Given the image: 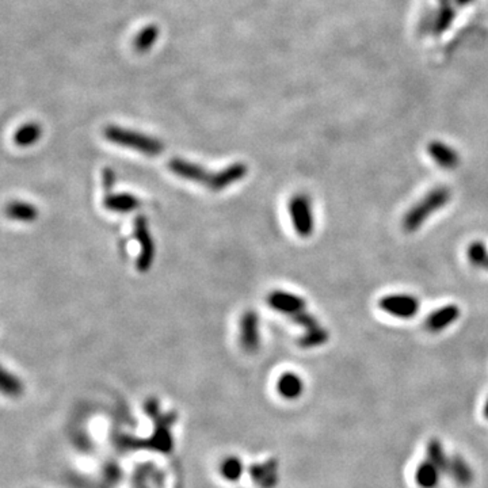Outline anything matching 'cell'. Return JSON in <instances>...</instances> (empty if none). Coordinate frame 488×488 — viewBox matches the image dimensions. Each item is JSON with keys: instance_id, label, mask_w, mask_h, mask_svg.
Masks as SVG:
<instances>
[{"instance_id": "obj_13", "label": "cell", "mask_w": 488, "mask_h": 488, "mask_svg": "<svg viewBox=\"0 0 488 488\" xmlns=\"http://www.w3.org/2000/svg\"><path fill=\"white\" fill-rule=\"evenodd\" d=\"M6 215L11 220L22 222V223H32L38 217V209L28 202L24 201H14L7 205Z\"/></svg>"}, {"instance_id": "obj_26", "label": "cell", "mask_w": 488, "mask_h": 488, "mask_svg": "<svg viewBox=\"0 0 488 488\" xmlns=\"http://www.w3.org/2000/svg\"><path fill=\"white\" fill-rule=\"evenodd\" d=\"M487 269H488V266H487Z\"/></svg>"}, {"instance_id": "obj_20", "label": "cell", "mask_w": 488, "mask_h": 488, "mask_svg": "<svg viewBox=\"0 0 488 488\" xmlns=\"http://www.w3.org/2000/svg\"><path fill=\"white\" fill-rule=\"evenodd\" d=\"M327 341H328V331L318 325L312 329H308L307 334L298 339V346L302 349H311V347H318L325 345Z\"/></svg>"}, {"instance_id": "obj_10", "label": "cell", "mask_w": 488, "mask_h": 488, "mask_svg": "<svg viewBox=\"0 0 488 488\" xmlns=\"http://www.w3.org/2000/svg\"><path fill=\"white\" fill-rule=\"evenodd\" d=\"M460 318V308L457 305H445L433 314H430L426 319V328L430 332H440L445 328H448L452 323Z\"/></svg>"}, {"instance_id": "obj_24", "label": "cell", "mask_w": 488, "mask_h": 488, "mask_svg": "<svg viewBox=\"0 0 488 488\" xmlns=\"http://www.w3.org/2000/svg\"><path fill=\"white\" fill-rule=\"evenodd\" d=\"M102 179H103V188L109 193L113 189V185H114V181H116L114 171L111 168H105Z\"/></svg>"}, {"instance_id": "obj_11", "label": "cell", "mask_w": 488, "mask_h": 488, "mask_svg": "<svg viewBox=\"0 0 488 488\" xmlns=\"http://www.w3.org/2000/svg\"><path fill=\"white\" fill-rule=\"evenodd\" d=\"M141 205L140 199L129 193H120V195H107L103 199V206L107 210L117 212V213H128L138 209Z\"/></svg>"}, {"instance_id": "obj_18", "label": "cell", "mask_w": 488, "mask_h": 488, "mask_svg": "<svg viewBox=\"0 0 488 488\" xmlns=\"http://www.w3.org/2000/svg\"><path fill=\"white\" fill-rule=\"evenodd\" d=\"M42 134V129L37 123H29L15 132L14 143L18 147H29L38 141Z\"/></svg>"}, {"instance_id": "obj_17", "label": "cell", "mask_w": 488, "mask_h": 488, "mask_svg": "<svg viewBox=\"0 0 488 488\" xmlns=\"http://www.w3.org/2000/svg\"><path fill=\"white\" fill-rule=\"evenodd\" d=\"M427 457L428 461H431L441 472H449V465H451V458H448V455L444 451L442 444L438 440H431L427 444Z\"/></svg>"}, {"instance_id": "obj_23", "label": "cell", "mask_w": 488, "mask_h": 488, "mask_svg": "<svg viewBox=\"0 0 488 488\" xmlns=\"http://www.w3.org/2000/svg\"><path fill=\"white\" fill-rule=\"evenodd\" d=\"M1 387L6 393H10V395H17L21 392V383L18 381V379L7 372H3Z\"/></svg>"}, {"instance_id": "obj_16", "label": "cell", "mask_w": 488, "mask_h": 488, "mask_svg": "<svg viewBox=\"0 0 488 488\" xmlns=\"http://www.w3.org/2000/svg\"><path fill=\"white\" fill-rule=\"evenodd\" d=\"M302 381L294 373H285L280 377L277 388L278 392L287 399H296L302 393Z\"/></svg>"}, {"instance_id": "obj_15", "label": "cell", "mask_w": 488, "mask_h": 488, "mask_svg": "<svg viewBox=\"0 0 488 488\" xmlns=\"http://www.w3.org/2000/svg\"><path fill=\"white\" fill-rule=\"evenodd\" d=\"M441 473L442 472L431 461L427 460L422 464H419L415 473V480L419 487L435 488L440 483Z\"/></svg>"}, {"instance_id": "obj_14", "label": "cell", "mask_w": 488, "mask_h": 488, "mask_svg": "<svg viewBox=\"0 0 488 488\" xmlns=\"http://www.w3.org/2000/svg\"><path fill=\"white\" fill-rule=\"evenodd\" d=\"M430 156L444 168H455L458 165L460 158L457 152L441 143H431L428 145Z\"/></svg>"}, {"instance_id": "obj_5", "label": "cell", "mask_w": 488, "mask_h": 488, "mask_svg": "<svg viewBox=\"0 0 488 488\" xmlns=\"http://www.w3.org/2000/svg\"><path fill=\"white\" fill-rule=\"evenodd\" d=\"M379 307L395 318L411 319L419 311V301L408 294H390L379 301Z\"/></svg>"}, {"instance_id": "obj_6", "label": "cell", "mask_w": 488, "mask_h": 488, "mask_svg": "<svg viewBox=\"0 0 488 488\" xmlns=\"http://www.w3.org/2000/svg\"><path fill=\"white\" fill-rule=\"evenodd\" d=\"M167 165H168V170L174 175L179 177L182 179L190 181V182L202 183L204 186L209 185L212 175H213V172L205 170L202 165L185 161V159H179V158L171 159Z\"/></svg>"}, {"instance_id": "obj_12", "label": "cell", "mask_w": 488, "mask_h": 488, "mask_svg": "<svg viewBox=\"0 0 488 488\" xmlns=\"http://www.w3.org/2000/svg\"><path fill=\"white\" fill-rule=\"evenodd\" d=\"M448 473H451L452 479L461 487H469L475 480V473L471 465L461 455H455L451 458Z\"/></svg>"}, {"instance_id": "obj_25", "label": "cell", "mask_w": 488, "mask_h": 488, "mask_svg": "<svg viewBox=\"0 0 488 488\" xmlns=\"http://www.w3.org/2000/svg\"><path fill=\"white\" fill-rule=\"evenodd\" d=\"M485 417L488 419V399L487 401H486V406H485Z\"/></svg>"}, {"instance_id": "obj_9", "label": "cell", "mask_w": 488, "mask_h": 488, "mask_svg": "<svg viewBox=\"0 0 488 488\" xmlns=\"http://www.w3.org/2000/svg\"><path fill=\"white\" fill-rule=\"evenodd\" d=\"M258 315L254 311H247L240 322V343L248 353H254L260 347Z\"/></svg>"}, {"instance_id": "obj_1", "label": "cell", "mask_w": 488, "mask_h": 488, "mask_svg": "<svg viewBox=\"0 0 488 488\" xmlns=\"http://www.w3.org/2000/svg\"><path fill=\"white\" fill-rule=\"evenodd\" d=\"M103 136L107 141L113 144L136 150L140 154H144L147 156H158L164 151V144L161 140L147 136L144 133L125 129L117 125L106 127L103 129Z\"/></svg>"}, {"instance_id": "obj_3", "label": "cell", "mask_w": 488, "mask_h": 488, "mask_svg": "<svg viewBox=\"0 0 488 488\" xmlns=\"http://www.w3.org/2000/svg\"><path fill=\"white\" fill-rule=\"evenodd\" d=\"M289 215L292 219L293 228L301 237L312 235L315 222L312 213V205L307 195H297L289 201Z\"/></svg>"}, {"instance_id": "obj_19", "label": "cell", "mask_w": 488, "mask_h": 488, "mask_svg": "<svg viewBox=\"0 0 488 488\" xmlns=\"http://www.w3.org/2000/svg\"><path fill=\"white\" fill-rule=\"evenodd\" d=\"M159 37V28L156 25H148L134 38V49L140 53L150 51Z\"/></svg>"}, {"instance_id": "obj_8", "label": "cell", "mask_w": 488, "mask_h": 488, "mask_svg": "<svg viewBox=\"0 0 488 488\" xmlns=\"http://www.w3.org/2000/svg\"><path fill=\"white\" fill-rule=\"evenodd\" d=\"M267 304L273 309H275L281 314H285L287 316H291L297 312L305 311L307 302L304 298H301L300 296H296L293 293L274 291L269 294Z\"/></svg>"}, {"instance_id": "obj_4", "label": "cell", "mask_w": 488, "mask_h": 488, "mask_svg": "<svg viewBox=\"0 0 488 488\" xmlns=\"http://www.w3.org/2000/svg\"><path fill=\"white\" fill-rule=\"evenodd\" d=\"M134 236L141 247L136 262L137 270L140 273H147L155 260V243L148 229V222L144 216H137L134 220Z\"/></svg>"}, {"instance_id": "obj_22", "label": "cell", "mask_w": 488, "mask_h": 488, "mask_svg": "<svg viewBox=\"0 0 488 488\" xmlns=\"http://www.w3.org/2000/svg\"><path fill=\"white\" fill-rule=\"evenodd\" d=\"M289 318L292 319L294 323H297V325H300L301 327L307 328V329H312V328H315V327H318V325H319L318 320H316V318H315V316H312L311 314L305 312V311L297 312V314H294V315H291Z\"/></svg>"}, {"instance_id": "obj_2", "label": "cell", "mask_w": 488, "mask_h": 488, "mask_svg": "<svg viewBox=\"0 0 488 488\" xmlns=\"http://www.w3.org/2000/svg\"><path fill=\"white\" fill-rule=\"evenodd\" d=\"M452 198V193L446 186H440L433 189L424 195L418 204H415L404 216L403 228L407 232L418 231L430 215L442 209Z\"/></svg>"}, {"instance_id": "obj_7", "label": "cell", "mask_w": 488, "mask_h": 488, "mask_svg": "<svg viewBox=\"0 0 488 488\" xmlns=\"http://www.w3.org/2000/svg\"><path fill=\"white\" fill-rule=\"evenodd\" d=\"M247 165L244 163H233L219 172H213L209 185L206 186L212 192H222L235 182L242 181L247 175Z\"/></svg>"}, {"instance_id": "obj_21", "label": "cell", "mask_w": 488, "mask_h": 488, "mask_svg": "<svg viewBox=\"0 0 488 488\" xmlns=\"http://www.w3.org/2000/svg\"><path fill=\"white\" fill-rule=\"evenodd\" d=\"M468 258L473 266L487 269L488 251L487 247L482 242H475L468 248Z\"/></svg>"}]
</instances>
